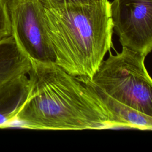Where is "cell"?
<instances>
[{"instance_id": "52a82bcc", "label": "cell", "mask_w": 152, "mask_h": 152, "mask_svg": "<svg viewBox=\"0 0 152 152\" xmlns=\"http://www.w3.org/2000/svg\"><path fill=\"white\" fill-rule=\"evenodd\" d=\"M31 67V61L12 36L0 40V86L15 77L28 74Z\"/></svg>"}, {"instance_id": "9c48e42d", "label": "cell", "mask_w": 152, "mask_h": 152, "mask_svg": "<svg viewBox=\"0 0 152 152\" xmlns=\"http://www.w3.org/2000/svg\"><path fill=\"white\" fill-rule=\"evenodd\" d=\"M10 0H0V40L12 36L8 11Z\"/></svg>"}, {"instance_id": "5b68a950", "label": "cell", "mask_w": 152, "mask_h": 152, "mask_svg": "<svg viewBox=\"0 0 152 152\" xmlns=\"http://www.w3.org/2000/svg\"><path fill=\"white\" fill-rule=\"evenodd\" d=\"M113 30L122 47L146 56L152 49V0H113Z\"/></svg>"}, {"instance_id": "3957f363", "label": "cell", "mask_w": 152, "mask_h": 152, "mask_svg": "<svg viewBox=\"0 0 152 152\" xmlns=\"http://www.w3.org/2000/svg\"><path fill=\"white\" fill-rule=\"evenodd\" d=\"M145 58L125 47L115 55L109 50L92 78H84L116 100L152 116V81Z\"/></svg>"}, {"instance_id": "ba28073f", "label": "cell", "mask_w": 152, "mask_h": 152, "mask_svg": "<svg viewBox=\"0 0 152 152\" xmlns=\"http://www.w3.org/2000/svg\"><path fill=\"white\" fill-rule=\"evenodd\" d=\"M80 77L96 92L103 102L112 113L120 128L151 130L152 116L138 111L109 96L100 89L90 84L85 78Z\"/></svg>"}, {"instance_id": "277c9868", "label": "cell", "mask_w": 152, "mask_h": 152, "mask_svg": "<svg viewBox=\"0 0 152 152\" xmlns=\"http://www.w3.org/2000/svg\"><path fill=\"white\" fill-rule=\"evenodd\" d=\"M8 11L12 36L31 62L55 64L41 0H10Z\"/></svg>"}, {"instance_id": "6da1fadb", "label": "cell", "mask_w": 152, "mask_h": 152, "mask_svg": "<svg viewBox=\"0 0 152 152\" xmlns=\"http://www.w3.org/2000/svg\"><path fill=\"white\" fill-rule=\"evenodd\" d=\"M30 88L15 117L4 128L83 130L120 128L93 88L56 64L31 62Z\"/></svg>"}, {"instance_id": "7a4b0ae2", "label": "cell", "mask_w": 152, "mask_h": 152, "mask_svg": "<svg viewBox=\"0 0 152 152\" xmlns=\"http://www.w3.org/2000/svg\"><path fill=\"white\" fill-rule=\"evenodd\" d=\"M43 6L55 64L72 75L91 79L112 46L111 2L63 1Z\"/></svg>"}, {"instance_id": "30bf717a", "label": "cell", "mask_w": 152, "mask_h": 152, "mask_svg": "<svg viewBox=\"0 0 152 152\" xmlns=\"http://www.w3.org/2000/svg\"><path fill=\"white\" fill-rule=\"evenodd\" d=\"M100 0H41L43 4H51V3H57L60 2H71L74 4H93Z\"/></svg>"}, {"instance_id": "8992f818", "label": "cell", "mask_w": 152, "mask_h": 152, "mask_svg": "<svg viewBox=\"0 0 152 152\" xmlns=\"http://www.w3.org/2000/svg\"><path fill=\"white\" fill-rule=\"evenodd\" d=\"M29 88L28 74L15 77L0 86V128L15 117L27 97Z\"/></svg>"}]
</instances>
